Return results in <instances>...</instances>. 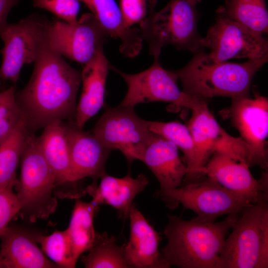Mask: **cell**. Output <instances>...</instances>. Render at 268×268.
Masks as SVG:
<instances>
[{
	"label": "cell",
	"instance_id": "1",
	"mask_svg": "<svg viewBox=\"0 0 268 268\" xmlns=\"http://www.w3.org/2000/svg\"><path fill=\"white\" fill-rule=\"evenodd\" d=\"M26 85L16 91L15 98L29 130L74 120L81 72L52 49L47 39L35 61Z\"/></svg>",
	"mask_w": 268,
	"mask_h": 268
},
{
	"label": "cell",
	"instance_id": "2",
	"mask_svg": "<svg viewBox=\"0 0 268 268\" xmlns=\"http://www.w3.org/2000/svg\"><path fill=\"white\" fill-rule=\"evenodd\" d=\"M237 213L218 222L198 216L185 220L168 214L164 230L167 242L161 250L164 259L170 267L217 268L226 235Z\"/></svg>",
	"mask_w": 268,
	"mask_h": 268
},
{
	"label": "cell",
	"instance_id": "3",
	"mask_svg": "<svg viewBox=\"0 0 268 268\" xmlns=\"http://www.w3.org/2000/svg\"><path fill=\"white\" fill-rule=\"evenodd\" d=\"M201 48L190 62L176 70L183 91L208 100L216 96L232 99L251 96L250 87L256 72L268 62V56L242 63L216 62Z\"/></svg>",
	"mask_w": 268,
	"mask_h": 268
},
{
	"label": "cell",
	"instance_id": "4",
	"mask_svg": "<svg viewBox=\"0 0 268 268\" xmlns=\"http://www.w3.org/2000/svg\"><path fill=\"white\" fill-rule=\"evenodd\" d=\"M231 228L217 268H268V199L243 208Z\"/></svg>",
	"mask_w": 268,
	"mask_h": 268
},
{
	"label": "cell",
	"instance_id": "5",
	"mask_svg": "<svg viewBox=\"0 0 268 268\" xmlns=\"http://www.w3.org/2000/svg\"><path fill=\"white\" fill-rule=\"evenodd\" d=\"M19 163L20 177L15 186L19 214L31 222L48 218L58 206L56 178L33 133L27 138Z\"/></svg>",
	"mask_w": 268,
	"mask_h": 268
},
{
	"label": "cell",
	"instance_id": "6",
	"mask_svg": "<svg viewBox=\"0 0 268 268\" xmlns=\"http://www.w3.org/2000/svg\"><path fill=\"white\" fill-rule=\"evenodd\" d=\"M196 5L189 0H170L161 10H154L139 24L142 39L154 59H159L162 48L172 45L192 53L201 48Z\"/></svg>",
	"mask_w": 268,
	"mask_h": 268
},
{
	"label": "cell",
	"instance_id": "7",
	"mask_svg": "<svg viewBox=\"0 0 268 268\" xmlns=\"http://www.w3.org/2000/svg\"><path fill=\"white\" fill-rule=\"evenodd\" d=\"M49 20L33 13L13 23H7L0 33L3 42L0 79L15 84L25 65L34 63L47 39Z\"/></svg>",
	"mask_w": 268,
	"mask_h": 268
},
{
	"label": "cell",
	"instance_id": "8",
	"mask_svg": "<svg viewBox=\"0 0 268 268\" xmlns=\"http://www.w3.org/2000/svg\"><path fill=\"white\" fill-rule=\"evenodd\" d=\"M155 196L170 209L181 204L184 210L190 209L197 216L211 221L223 215L236 214L253 204L207 176L200 181L186 183L173 191Z\"/></svg>",
	"mask_w": 268,
	"mask_h": 268
},
{
	"label": "cell",
	"instance_id": "9",
	"mask_svg": "<svg viewBox=\"0 0 268 268\" xmlns=\"http://www.w3.org/2000/svg\"><path fill=\"white\" fill-rule=\"evenodd\" d=\"M111 151L119 150L129 164L141 160L143 153L155 134L148 121L140 118L134 108L105 107L104 112L91 131Z\"/></svg>",
	"mask_w": 268,
	"mask_h": 268
},
{
	"label": "cell",
	"instance_id": "10",
	"mask_svg": "<svg viewBox=\"0 0 268 268\" xmlns=\"http://www.w3.org/2000/svg\"><path fill=\"white\" fill-rule=\"evenodd\" d=\"M188 108L192 113L186 125L194 139L199 166L204 176L205 166L215 152L246 162L250 167V146L241 137L231 135L220 126L210 112L207 100L194 97Z\"/></svg>",
	"mask_w": 268,
	"mask_h": 268
},
{
	"label": "cell",
	"instance_id": "11",
	"mask_svg": "<svg viewBox=\"0 0 268 268\" xmlns=\"http://www.w3.org/2000/svg\"><path fill=\"white\" fill-rule=\"evenodd\" d=\"M109 37L91 13L82 14L74 24L53 18L47 28L50 47L64 58L82 66L103 50Z\"/></svg>",
	"mask_w": 268,
	"mask_h": 268
},
{
	"label": "cell",
	"instance_id": "12",
	"mask_svg": "<svg viewBox=\"0 0 268 268\" xmlns=\"http://www.w3.org/2000/svg\"><path fill=\"white\" fill-rule=\"evenodd\" d=\"M119 74L127 85L126 95L119 106L134 107L140 103L169 102L177 108H187L193 96L180 90L175 70H168L154 59L147 69L135 74L124 72L110 65V69Z\"/></svg>",
	"mask_w": 268,
	"mask_h": 268
},
{
	"label": "cell",
	"instance_id": "13",
	"mask_svg": "<svg viewBox=\"0 0 268 268\" xmlns=\"http://www.w3.org/2000/svg\"><path fill=\"white\" fill-rule=\"evenodd\" d=\"M200 44L201 48L210 50L208 56L216 62L268 56V42L263 35L218 13L215 23Z\"/></svg>",
	"mask_w": 268,
	"mask_h": 268
},
{
	"label": "cell",
	"instance_id": "14",
	"mask_svg": "<svg viewBox=\"0 0 268 268\" xmlns=\"http://www.w3.org/2000/svg\"><path fill=\"white\" fill-rule=\"evenodd\" d=\"M251 150L250 166L268 171V99L254 92V97L232 99L225 114Z\"/></svg>",
	"mask_w": 268,
	"mask_h": 268
},
{
	"label": "cell",
	"instance_id": "15",
	"mask_svg": "<svg viewBox=\"0 0 268 268\" xmlns=\"http://www.w3.org/2000/svg\"><path fill=\"white\" fill-rule=\"evenodd\" d=\"M244 162L236 160L221 152H215L204 167V174L222 186L239 195L251 203L268 199V171L256 179Z\"/></svg>",
	"mask_w": 268,
	"mask_h": 268
},
{
	"label": "cell",
	"instance_id": "16",
	"mask_svg": "<svg viewBox=\"0 0 268 268\" xmlns=\"http://www.w3.org/2000/svg\"><path fill=\"white\" fill-rule=\"evenodd\" d=\"M39 148L56 178L55 194L63 198L79 199L86 194L72 178L70 152L63 122L45 127L37 137Z\"/></svg>",
	"mask_w": 268,
	"mask_h": 268
},
{
	"label": "cell",
	"instance_id": "17",
	"mask_svg": "<svg viewBox=\"0 0 268 268\" xmlns=\"http://www.w3.org/2000/svg\"><path fill=\"white\" fill-rule=\"evenodd\" d=\"M69 146L71 175L77 184L86 177L97 181L104 175L111 151L91 132L77 127L74 120L63 122Z\"/></svg>",
	"mask_w": 268,
	"mask_h": 268
},
{
	"label": "cell",
	"instance_id": "18",
	"mask_svg": "<svg viewBox=\"0 0 268 268\" xmlns=\"http://www.w3.org/2000/svg\"><path fill=\"white\" fill-rule=\"evenodd\" d=\"M129 240L123 244L130 268H168L159 251L161 237L134 203L131 208Z\"/></svg>",
	"mask_w": 268,
	"mask_h": 268
},
{
	"label": "cell",
	"instance_id": "19",
	"mask_svg": "<svg viewBox=\"0 0 268 268\" xmlns=\"http://www.w3.org/2000/svg\"><path fill=\"white\" fill-rule=\"evenodd\" d=\"M177 147L171 141L155 134L146 147L142 159L158 180L160 189L155 195L173 191L180 187L187 174Z\"/></svg>",
	"mask_w": 268,
	"mask_h": 268
},
{
	"label": "cell",
	"instance_id": "20",
	"mask_svg": "<svg viewBox=\"0 0 268 268\" xmlns=\"http://www.w3.org/2000/svg\"><path fill=\"white\" fill-rule=\"evenodd\" d=\"M97 182L85 188L86 194L92 198V202L100 205L105 204L114 208L119 216L129 218V213L135 197L146 188L149 183L146 176L140 174L134 178L128 174L118 178L105 174Z\"/></svg>",
	"mask_w": 268,
	"mask_h": 268
},
{
	"label": "cell",
	"instance_id": "21",
	"mask_svg": "<svg viewBox=\"0 0 268 268\" xmlns=\"http://www.w3.org/2000/svg\"><path fill=\"white\" fill-rule=\"evenodd\" d=\"M110 64L103 50L82 66L81 95L74 117L76 125L83 128L103 106L107 74Z\"/></svg>",
	"mask_w": 268,
	"mask_h": 268
},
{
	"label": "cell",
	"instance_id": "22",
	"mask_svg": "<svg viewBox=\"0 0 268 268\" xmlns=\"http://www.w3.org/2000/svg\"><path fill=\"white\" fill-rule=\"evenodd\" d=\"M36 236L21 227H7L0 238V250L6 268H59L38 246Z\"/></svg>",
	"mask_w": 268,
	"mask_h": 268
},
{
	"label": "cell",
	"instance_id": "23",
	"mask_svg": "<svg viewBox=\"0 0 268 268\" xmlns=\"http://www.w3.org/2000/svg\"><path fill=\"white\" fill-rule=\"evenodd\" d=\"M79 0L88 8L109 36L120 41L119 50L122 54L134 58L139 53L143 41L140 30L125 25L115 0Z\"/></svg>",
	"mask_w": 268,
	"mask_h": 268
},
{
	"label": "cell",
	"instance_id": "24",
	"mask_svg": "<svg viewBox=\"0 0 268 268\" xmlns=\"http://www.w3.org/2000/svg\"><path fill=\"white\" fill-rule=\"evenodd\" d=\"M148 126L151 132L172 142L183 153L188 170L184 179L186 183L198 182L203 179L204 176L199 166L196 145L186 125L177 121H148Z\"/></svg>",
	"mask_w": 268,
	"mask_h": 268
},
{
	"label": "cell",
	"instance_id": "25",
	"mask_svg": "<svg viewBox=\"0 0 268 268\" xmlns=\"http://www.w3.org/2000/svg\"><path fill=\"white\" fill-rule=\"evenodd\" d=\"M99 206L92 201H83L79 198L75 200L69 225L66 230L76 261L93 244L97 234L93 221Z\"/></svg>",
	"mask_w": 268,
	"mask_h": 268
},
{
	"label": "cell",
	"instance_id": "26",
	"mask_svg": "<svg viewBox=\"0 0 268 268\" xmlns=\"http://www.w3.org/2000/svg\"><path fill=\"white\" fill-rule=\"evenodd\" d=\"M31 132L24 118L0 144V189L15 186L16 170L27 138Z\"/></svg>",
	"mask_w": 268,
	"mask_h": 268
},
{
	"label": "cell",
	"instance_id": "27",
	"mask_svg": "<svg viewBox=\"0 0 268 268\" xmlns=\"http://www.w3.org/2000/svg\"><path fill=\"white\" fill-rule=\"evenodd\" d=\"M216 13L222 14L252 31L268 32V13L266 0H225Z\"/></svg>",
	"mask_w": 268,
	"mask_h": 268
},
{
	"label": "cell",
	"instance_id": "28",
	"mask_svg": "<svg viewBox=\"0 0 268 268\" xmlns=\"http://www.w3.org/2000/svg\"><path fill=\"white\" fill-rule=\"evenodd\" d=\"M81 262L86 268H128L123 244L119 246L116 238L104 231L97 232L91 249Z\"/></svg>",
	"mask_w": 268,
	"mask_h": 268
},
{
	"label": "cell",
	"instance_id": "29",
	"mask_svg": "<svg viewBox=\"0 0 268 268\" xmlns=\"http://www.w3.org/2000/svg\"><path fill=\"white\" fill-rule=\"evenodd\" d=\"M36 240L45 255L59 268H74L75 260L66 230H56L49 235L36 234Z\"/></svg>",
	"mask_w": 268,
	"mask_h": 268
},
{
	"label": "cell",
	"instance_id": "30",
	"mask_svg": "<svg viewBox=\"0 0 268 268\" xmlns=\"http://www.w3.org/2000/svg\"><path fill=\"white\" fill-rule=\"evenodd\" d=\"M16 91L15 85L0 91V144L24 118L16 100Z\"/></svg>",
	"mask_w": 268,
	"mask_h": 268
},
{
	"label": "cell",
	"instance_id": "31",
	"mask_svg": "<svg viewBox=\"0 0 268 268\" xmlns=\"http://www.w3.org/2000/svg\"><path fill=\"white\" fill-rule=\"evenodd\" d=\"M79 0H33V6L44 9L56 17L70 24L78 21Z\"/></svg>",
	"mask_w": 268,
	"mask_h": 268
},
{
	"label": "cell",
	"instance_id": "32",
	"mask_svg": "<svg viewBox=\"0 0 268 268\" xmlns=\"http://www.w3.org/2000/svg\"><path fill=\"white\" fill-rule=\"evenodd\" d=\"M157 0H120L119 7L125 25L128 27L139 24L155 8Z\"/></svg>",
	"mask_w": 268,
	"mask_h": 268
},
{
	"label": "cell",
	"instance_id": "33",
	"mask_svg": "<svg viewBox=\"0 0 268 268\" xmlns=\"http://www.w3.org/2000/svg\"><path fill=\"white\" fill-rule=\"evenodd\" d=\"M13 186L0 189V238L8 227L10 221L20 211V204L13 191Z\"/></svg>",
	"mask_w": 268,
	"mask_h": 268
},
{
	"label": "cell",
	"instance_id": "34",
	"mask_svg": "<svg viewBox=\"0 0 268 268\" xmlns=\"http://www.w3.org/2000/svg\"><path fill=\"white\" fill-rule=\"evenodd\" d=\"M20 0H0V33L2 28L7 23V16L10 11Z\"/></svg>",
	"mask_w": 268,
	"mask_h": 268
},
{
	"label": "cell",
	"instance_id": "35",
	"mask_svg": "<svg viewBox=\"0 0 268 268\" xmlns=\"http://www.w3.org/2000/svg\"><path fill=\"white\" fill-rule=\"evenodd\" d=\"M0 268H6L5 264L3 259L0 255Z\"/></svg>",
	"mask_w": 268,
	"mask_h": 268
},
{
	"label": "cell",
	"instance_id": "36",
	"mask_svg": "<svg viewBox=\"0 0 268 268\" xmlns=\"http://www.w3.org/2000/svg\"><path fill=\"white\" fill-rule=\"evenodd\" d=\"M189 1L193 4L197 5L198 2H199L200 0H189Z\"/></svg>",
	"mask_w": 268,
	"mask_h": 268
},
{
	"label": "cell",
	"instance_id": "37",
	"mask_svg": "<svg viewBox=\"0 0 268 268\" xmlns=\"http://www.w3.org/2000/svg\"><path fill=\"white\" fill-rule=\"evenodd\" d=\"M2 81H1V80L0 79V91L2 90V88H1V87H2Z\"/></svg>",
	"mask_w": 268,
	"mask_h": 268
}]
</instances>
